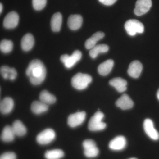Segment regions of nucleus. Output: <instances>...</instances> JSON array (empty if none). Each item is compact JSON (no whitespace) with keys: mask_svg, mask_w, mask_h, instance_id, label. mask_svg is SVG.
Instances as JSON below:
<instances>
[{"mask_svg":"<svg viewBox=\"0 0 159 159\" xmlns=\"http://www.w3.org/2000/svg\"><path fill=\"white\" fill-rule=\"evenodd\" d=\"M26 72L30 82L35 85L41 84L45 79L47 75V70L44 65L39 59L31 61Z\"/></svg>","mask_w":159,"mask_h":159,"instance_id":"obj_1","label":"nucleus"},{"mask_svg":"<svg viewBox=\"0 0 159 159\" xmlns=\"http://www.w3.org/2000/svg\"><path fill=\"white\" fill-rule=\"evenodd\" d=\"M92 80V77L89 74L78 73L72 77L71 83L74 88L82 90L87 88Z\"/></svg>","mask_w":159,"mask_h":159,"instance_id":"obj_2","label":"nucleus"},{"mask_svg":"<svg viewBox=\"0 0 159 159\" xmlns=\"http://www.w3.org/2000/svg\"><path fill=\"white\" fill-rule=\"evenodd\" d=\"M104 117V114L100 111H98L95 113L89 121V130L92 131H97L105 129L107 126L106 124L102 122Z\"/></svg>","mask_w":159,"mask_h":159,"instance_id":"obj_3","label":"nucleus"},{"mask_svg":"<svg viewBox=\"0 0 159 159\" xmlns=\"http://www.w3.org/2000/svg\"><path fill=\"white\" fill-rule=\"evenodd\" d=\"M125 29L127 34L134 36L137 33H142L144 31V26L142 23L137 20H129L125 24Z\"/></svg>","mask_w":159,"mask_h":159,"instance_id":"obj_4","label":"nucleus"},{"mask_svg":"<svg viewBox=\"0 0 159 159\" xmlns=\"http://www.w3.org/2000/svg\"><path fill=\"white\" fill-rule=\"evenodd\" d=\"M83 147L84 149V154L87 157L93 158L98 156L99 154V148L96 142L91 139H87L83 142Z\"/></svg>","mask_w":159,"mask_h":159,"instance_id":"obj_5","label":"nucleus"},{"mask_svg":"<svg viewBox=\"0 0 159 159\" xmlns=\"http://www.w3.org/2000/svg\"><path fill=\"white\" fill-rule=\"evenodd\" d=\"M82 55L81 52L78 50H77L74 51L70 56H69L67 54H63L61 55V56L60 60L66 68L70 69L80 60L82 57Z\"/></svg>","mask_w":159,"mask_h":159,"instance_id":"obj_6","label":"nucleus"},{"mask_svg":"<svg viewBox=\"0 0 159 159\" xmlns=\"http://www.w3.org/2000/svg\"><path fill=\"white\" fill-rule=\"evenodd\" d=\"M55 136V133L53 129H47L38 135L36 140L40 145H48L54 141Z\"/></svg>","mask_w":159,"mask_h":159,"instance_id":"obj_7","label":"nucleus"},{"mask_svg":"<svg viewBox=\"0 0 159 159\" xmlns=\"http://www.w3.org/2000/svg\"><path fill=\"white\" fill-rule=\"evenodd\" d=\"M152 5L151 0H138L136 3L134 12L136 15L141 16L149 11Z\"/></svg>","mask_w":159,"mask_h":159,"instance_id":"obj_8","label":"nucleus"},{"mask_svg":"<svg viewBox=\"0 0 159 159\" xmlns=\"http://www.w3.org/2000/svg\"><path fill=\"white\" fill-rule=\"evenodd\" d=\"M19 16L15 11L9 12L6 16L3 21V25L7 29H14L18 25Z\"/></svg>","mask_w":159,"mask_h":159,"instance_id":"obj_9","label":"nucleus"},{"mask_svg":"<svg viewBox=\"0 0 159 159\" xmlns=\"http://www.w3.org/2000/svg\"><path fill=\"white\" fill-rule=\"evenodd\" d=\"M86 114L84 111L78 112L70 115L68 118V124L72 128L81 125L84 122Z\"/></svg>","mask_w":159,"mask_h":159,"instance_id":"obj_10","label":"nucleus"},{"mask_svg":"<svg viewBox=\"0 0 159 159\" xmlns=\"http://www.w3.org/2000/svg\"><path fill=\"white\" fill-rule=\"evenodd\" d=\"M143 126L145 133L151 139L155 141L158 140L159 133L154 127L152 120L149 119H145L143 124Z\"/></svg>","mask_w":159,"mask_h":159,"instance_id":"obj_11","label":"nucleus"},{"mask_svg":"<svg viewBox=\"0 0 159 159\" xmlns=\"http://www.w3.org/2000/svg\"><path fill=\"white\" fill-rule=\"evenodd\" d=\"M126 145V140L123 136H119L114 138L110 142L109 147L111 150L121 151L125 148Z\"/></svg>","mask_w":159,"mask_h":159,"instance_id":"obj_12","label":"nucleus"},{"mask_svg":"<svg viewBox=\"0 0 159 159\" xmlns=\"http://www.w3.org/2000/svg\"><path fill=\"white\" fill-rule=\"evenodd\" d=\"M143 69V66L139 61H132L129 66L128 74L130 77L137 78L141 75Z\"/></svg>","mask_w":159,"mask_h":159,"instance_id":"obj_13","label":"nucleus"},{"mask_svg":"<svg viewBox=\"0 0 159 159\" xmlns=\"http://www.w3.org/2000/svg\"><path fill=\"white\" fill-rule=\"evenodd\" d=\"M116 105L122 110H128L132 108L134 102L130 97L126 94L122 95L116 102Z\"/></svg>","mask_w":159,"mask_h":159,"instance_id":"obj_14","label":"nucleus"},{"mask_svg":"<svg viewBox=\"0 0 159 159\" xmlns=\"http://www.w3.org/2000/svg\"><path fill=\"white\" fill-rule=\"evenodd\" d=\"M83 18L80 15H71L68 20V25L71 30H78L82 26Z\"/></svg>","mask_w":159,"mask_h":159,"instance_id":"obj_15","label":"nucleus"},{"mask_svg":"<svg viewBox=\"0 0 159 159\" xmlns=\"http://www.w3.org/2000/svg\"><path fill=\"white\" fill-rule=\"evenodd\" d=\"M109 84L115 88L119 93H123L127 89V81L121 77H116L111 80Z\"/></svg>","mask_w":159,"mask_h":159,"instance_id":"obj_16","label":"nucleus"},{"mask_svg":"<svg viewBox=\"0 0 159 159\" xmlns=\"http://www.w3.org/2000/svg\"><path fill=\"white\" fill-rule=\"evenodd\" d=\"M14 107V101L10 97H6L1 101L0 103V110L3 114L10 113Z\"/></svg>","mask_w":159,"mask_h":159,"instance_id":"obj_17","label":"nucleus"},{"mask_svg":"<svg viewBox=\"0 0 159 159\" xmlns=\"http://www.w3.org/2000/svg\"><path fill=\"white\" fill-rule=\"evenodd\" d=\"M104 36H105V34L102 31L96 32L86 41L85 43L86 48L88 50H91L96 46L97 42L99 41V40L102 39Z\"/></svg>","mask_w":159,"mask_h":159,"instance_id":"obj_18","label":"nucleus"},{"mask_svg":"<svg viewBox=\"0 0 159 159\" xmlns=\"http://www.w3.org/2000/svg\"><path fill=\"white\" fill-rule=\"evenodd\" d=\"M114 65L113 60H107L99 65L98 67V73L102 76H105L110 73Z\"/></svg>","mask_w":159,"mask_h":159,"instance_id":"obj_19","label":"nucleus"},{"mask_svg":"<svg viewBox=\"0 0 159 159\" xmlns=\"http://www.w3.org/2000/svg\"><path fill=\"white\" fill-rule=\"evenodd\" d=\"M34 44V38L30 33L26 34L22 39L21 46L23 51H29L33 48Z\"/></svg>","mask_w":159,"mask_h":159,"instance_id":"obj_20","label":"nucleus"},{"mask_svg":"<svg viewBox=\"0 0 159 159\" xmlns=\"http://www.w3.org/2000/svg\"><path fill=\"white\" fill-rule=\"evenodd\" d=\"M1 75L5 79L14 80L17 77L16 70L13 68H10L7 66H3L0 69Z\"/></svg>","mask_w":159,"mask_h":159,"instance_id":"obj_21","label":"nucleus"},{"mask_svg":"<svg viewBox=\"0 0 159 159\" xmlns=\"http://www.w3.org/2000/svg\"><path fill=\"white\" fill-rule=\"evenodd\" d=\"M62 22V16L60 12L53 15L51 20V27L54 32H58L61 29Z\"/></svg>","mask_w":159,"mask_h":159,"instance_id":"obj_22","label":"nucleus"},{"mask_svg":"<svg viewBox=\"0 0 159 159\" xmlns=\"http://www.w3.org/2000/svg\"><path fill=\"white\" fill-rule=\"evenodd\" d=\"M31 109L33 113L40 115L47 111L48 109V106L41 101H35L32 102Z\"/></svg>","mask_w":159,"mask_h":159,"instance_id":"obj_23","label":"nucleus"},{"mask_svg":"<svg viewBox=\"0 0 159 159\" xmlns=\"http://www.w3.org/2000/svg\"><path fill=\"white\" fill-rule=\"evenodd\" d=\"M12 129L15 135L22 137L27 133V129L24 124L20 120H16L13 122L12 126Z\"/></svg>","mask_w":159,"mask_h":159,"instance_id":"obj_24","label":"nucleus"},{"mask_svg":"<svg viewBox=\"0 0 159 159\" xmlns=\"http://www.w3.org/2000/svg\"><path fill=\"white\" fill-rule=\"evenodd\" d=\"M15 136V134L12 127L7 125L3 129L1 135V139L4 142H11L14 140Z\"/></svg>","mask_w":159,"mask_h":159,"instance_id":"obj_25","label":"nucleus"},{"mask_svg":"<svg viewBox=\"0 0 159 159\" xmlns=\"http://www.w3.org/2000/svg\"><path fill=\"white\" fill-rule=\"evenodd\" d=\"M39 99L40 101L47 105L54 104L56 101L55 96L47 90H43L41 92L39 95Z\"/></svg>","mask_w":159,"mask_h":159,"instance_id":"obj_26","label":"nucleus"},{"mask_svg":"<svg viewBox=\"0 0 159 159\" xmlns=\"http://www.w3.org/2000/svg\"><path fill=\"white\" fill-rule=\"evenodd\" d=\"M109 47L107 45L99 44L95 46L91 49L89 55L92 58H96L99 54L105 53L108 51Z\"/></svg>","mask_w":159,"mask_h":159,"instance_id":"obj_27","label":"nucleus"},{"mask_svg":"<svg viewBox=\"0 0 159 159\" xmlns=\"http://www.w3.org/2000/svg\"><path fill=\"white\" fill-rule=\"evenodd\" d=\"M65 153L60 149H55L47 151L45 153L46 159H61L64 156Z\"/></svg>","mask_w":159,"mask_h":159,"instance_id":"obj_28","label":"nucleus"},{"mask_svg":"<svg viewBox=\"0 0 159 159\" xmlns=\"http://www.w3.org/2000/svg\"><path fill=\"white\" fill-rule=\"evenodd\" d=\"M13 43L9 40L4 39L1 41L0 43V49L4 53H9L13 49Z\"/></svg>","mask_w":159,"mask_h":159,"instance_id":"obj_29","label":"nucleus"},{"mask_svg":"<svg viewBox=\"0 0 159 159\" xmlns=\"http://www.w3.org/2000/svg\"><path fill=\"white\" fill-rule=\"evenodd\" d=\"M47 3V0H32L33 8L37 11H39L44 9Z\"/></svg>","mask_w":159,"mask_h":159,"instance_id":"obj_30","label":"nucleus"},{"mask_svg":"<svg viewBox=\"0 0 159 159\" xmlns=\"http://www.w3.org/2000/svg\"><path fill=\"white\" fill-rule=\"evenodd\" d=\"M16 155L14 152H5L0 157V159H16Z\"/></svg>","mask_w":159,"mask_h":159,"instance_id":"obj_31","label":"nucleus"},{"mask_svg":"<svg viewBox=\"0 0 159 159\" xmlns=\"http://www.w3.org/2000/svg\"><path fill=\"white\" fill-rule=\"evenodd\" d=\"M99 2L106 6H110L113 5L117 0H99Z\"/></svg>","mask_w":159,"mask_h":159,"instance_id":"obj_32","label":"nucleus"},{"mask_svg":"<svg viewBox=\"0 0 159 159\" xmlns=\"http://www.w3.org/2000/svg\"><path fill=\"white\" fill-rule=\"evenodd\" d=\"M2 10L3 6L2 3H1V4H0V12H1V13H2Z\"/></svg>","mask_w":159,"mask_h":159,"instance_id":"obj_33","label":"nucleus"},{"mask_svg":"<svg viewBox=\"0 0 159 159\" xmlns=\"http://www.w3.org/2000/svg\"><path fill=\"white\" fill-rule=\"evenodd\" d=\"M157 99H158L159 100V89L158 90L157 92Z\"/></svg>","mask_w":159,"mask_h":159,"instance_id":"obj_34","label":"nucleus"},{"mask_svg":"<svg viewBox=\"0 0 159 159\" xmlns=\"http://www.w3.org/2000/svg\"><path fill=\"white\" fill-rule=\"evenodd\" d=\"M129 159H138L136 158H131Z\"/></svg>","mask_w":159,"mask_h":159,"instance_id":"obj_35","label":"nucleus"}]
</instances>
